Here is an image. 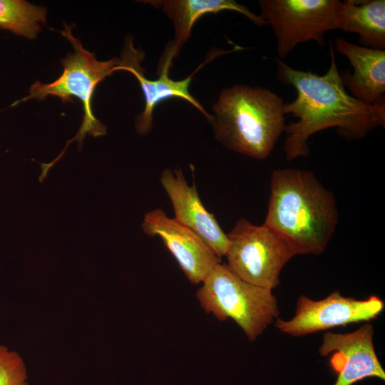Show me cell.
I'll use <instances>...</instances> for the list:
<instances>
[{
  "label": "cell",
  "mask_w": 385,
  "mask_h": 385,
  "mask_svg": "<svg viewBox=\"0 0 385 385\" xmlns=\"http://www.w3.org/2000/svg\"><path fill=\"white\" fill-rule=\"evenodd\" d=\"M329 45L331 63L322 76L294 69L276 58L278 79L293 86L297 92L295 99L284 103V108L285 114L298 119L284 129V151L287 160L307 155L309 138L322 130L337 128L345 138L357 140L379 125L384 127V98L366 105L348 94L337 68L332 43L329 41Z\"/></svg>",
  "instance_id": "cell-1"
},
{
  "label": "cell",
  "mask_w": 385,
  "mask_h": 385,
  "mask_svg": "<svg viewBox=\"0 0 385 385\" xmlns=\"http://www.w3.org/2000/svg\"><path fill=\"white\" fill-rule=\"evenodd\" d=\"M339 222L334 194L312 171L279 168L272 172L265 224L295 255L324 252Z\"/></svg>",
  "instance_id": "cell-2"
},
{
  "label": "cell",
  "mask_w": 385,
  "mask_h": 385,
  "mask_svg": "<svg viewBox=\"0 0 385 385\" xmlns=\"http://www.w3.org/2000/svg\"><path fill=\"white\" fill-rule=\"evenodd\" d=\"M284 108L282 98L267 88L235 85L221 91L210 123L227 149L262 160L284 132Z\"/></svg>",
  "instance_id": "cell-3"
},
{
  "label": "cell",
  "mask_w": 385,
  "mask_h": 385,
  "mask_svg": "<svg viewBox=\"0 0 385 385\" xmlns=\"http://www.w3.org/2000/svg\"><path fill=\"white\" fill-rule=\"evenodd\" d=\"M72 29L66 24L60 31L73 48V52L68 53L61 61L62 73L51 83H44L36 81L31 85L26 96L11 106L14 107L29 100L43 101L50 96L60 98L63 103L71 102L75 98L81 102V125L76 135L67 142L63 150L56 158L57 161L73 140L78 143L81 150L86 135L94 138L106 135L107 128L94 115L91 102L97 86L106 77L119 71L120 65L119 58L98 60L95 53L86 49L80 40L73 36Z\"/></svg>",
  "instance_id": "cell-4"
},
{
  "label": "cell",
  "mask_w": 385,
  "mask_h": 385,
  "mask_svg": "<svg viewBox=\"0 0 385 385\" xmlns=\"http://www.w3.org/2000/svg\"><path fill=\"white\" fill-rule=\"evenodd\" d=\"M197 289L202 309L220 321L231 319L250 342L279 318L277 301L272 290L250 284L219 263Z\"/></svg>",
  "instance_id": "cell-5"
},
{
  "label": "cell",
  "mask_w": 385,
  "mask_h": 385,
  "mask_svg": "<svg viewBox=\"0 0 385 385\" xmlns=\"http://www.w3.org/2000/svg\"><path fill=\"white\" fill-rule=\"evenodd\" d=\"M227 236L229 244L225 257L230 270L250 284L270 290L280 284L282 268L296 255L272 229L245 218L239 219Z\"/></svg>",
  "instance_id": "cell-6"
},
{
  "label": "cell",
  "mask_w": 385,
  "mask_h": 385,
  "mask_svg": "<svg viewBox=\"0 0 385 385\" xmlns=\"http://www.w3.org/2000/svg\"><path fill=\"white\" fill-rule=\"evenodd\" d=\"M338 0H260V16L270 24L277 39V51L285 58L298 44L315 41L335 29Z\"/></svg>",
  "instance_id": "cell-7"
},
{
  "label": "cell",
  "mask_w": 385,
  "mask_h": 385,
  "mask_svg": "<svg viewBox=\"0 0 385 385\" xmlns=\"http://www.w3.org/2000/svg\"><path fill=\"white\" fill-rule=\"evenodd\" d=\"M384 309V302L376 295L362 300L345 297L339 291L320 300L301 295L294 317L289 320L277 318L275 327L288 335L303 337L351 323L371 321Z\"/></svg>",
  "instance_id": "cell-8"
},
{
  "label": "cell",
  "mask_w": 385,
  "mask_h": 385,
  "mask_svg": "<svg viewBox=\"0 0 385 385\" xmlns=\"http://www.w3.org/2000/svg\"><path fill=\"white\" fill-rule=\"evenodd\" d=\"M145 234L158 236L193 284L202 283L220 258L195 232L169 217L161 208L148 212L141 224Z\"/></svg>",
  "instance_id": "cell-9"
},
{
  "label": "cell",
  "mask_w": 385,
  "mask_h": 385,
  "mask_svg": "<svg viewBox=\"0 0 385 385\" xmlns=\"http://www.w3.org/2000/svg\"><path fill=\"white\" fill-rule=\"evenodd\" d=\"M374 328L365 324L347 334L327 332L319 348L321 356L332 354L331 366L337 373L334 385H351L368 377L385 379L373 343Z\"/></svg>",
  "instance_id": "cell-10"
},
{
  "label": "cell",
  "mask_w": 385,
  "mask_h": 385,
  "mask_svg": "<svg viewBox=\"0 0 385 385\" xmlns=\"http://www.w3.org/2000/svg\"><path fill=\"white\" fill-rule=\"evenodd\" d=\"M160 181L172 203L174 218L198 235L220 258L225 257L227 234L205 207L195 185L188 184L181 169H164Z\"/></svg>",
  "instance_id": "cell-11"
},
{
  "label": "cell",
  "mask_w": 385,
  "mask_h": 385,
  "mask_svg": "<svg viewBox=\"0 0 385 385\" xmlns=\"http://www.w3.org/2000/svg\"><path fill=\"white\" fill-rule=\"evenodd\" d=\"M144 53L133 46V38L127 37L120 59L119 71H125L135 76L140 85L145 97V108L135 118V127L139 135H147L153 127V113L155 106L161 101L177 97L188 101L199 110L210 123L213 116L189 92V86L195 71L181 81L169 78L168 73L159 74L157 80H150L144 75L145 70L140 62Z\"/></svg>",
  "instance_id": "cell-12"
},
{
  "label": "cell",
  "mask_w": 385,
  "mask_h": 385,
  "mask_svg": "<svg viewBox=\"0 0 385 385\" xmlns=\"http://www.w3.org/2000/svg\"><path fill=\"white\" fill-rule=\"evenodd\" d=\"M146 2L161 7L175 28L174 39L167 45L160 58L157 72L158 75L169 73L173 58L189 38L195 22L203 15L234 11L244 15L257 26L267 24L260 15H256L245 6L233 0H165Z\"/></svg>",
  "instance_id": "cell-13"
},
{
  "label": "cell",
  "mask_w": 385,
  "mask_h": 385,
  "mask_svg": "<svg viewBox=\"0 0 385 385\" xmlns=\"http://www.w3.org/2000/svg\"><path fill=\"white\" fill-rule=\"evenodd\" d=\"M338 53L349 60L353 73H340L344 86L351 96L366 105L382 99L385 91V50L352 43L343 38L335 41Z\"/></svg>",
  "instance_id": "cell-14"
},
{
  "label": "cell",
  "mask_w": 385,
  "mask_h": 385,
  "mask_svg": "<svg viewBox=\"0 0 385 385\" xmlns=\"http://www.w3.org/2000/svg\"><path fill=\"white\" fill-rule=\"evenodd\" d=\"M335 29L359 35L362 46L385 48V1L347 0L337 9Z\"/></svg>",
  "instance_id": "cell-15"
},
{
  "label": "cell",
  "mask_w": 385,
  "mask_h": 385,
  "mask_svg": "<svg viewBox=\"0 0 385 385\" xmlns=\"http://www.w3.org/2000/svg\"><path fill=\"white\" fill-rule=\"evenodd\" d=\"M47 9L24 0H0V29L33 40L46 22Z\"/></svg>",
  "instance_id": "cell-16"
},
{
  "label": "cell",
  "mask_w": 385,
  "mask_h": 385,
  "mask_svg": "<svg viewBox=\"0 0 385 385\" xmlns=\"http://www.w3.org/2000/svg\"><path fill=\"white\" fill-rule=\"evenodd\" d=\"M0 385H29L22 357L2 344H0Z\"/></svg>",
  "instance_id": "cell-17"
}]
</instances>
